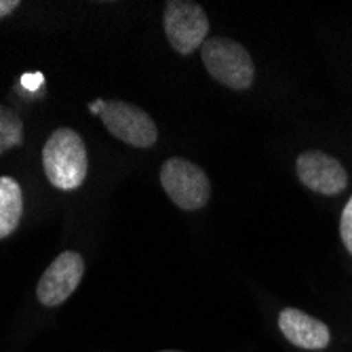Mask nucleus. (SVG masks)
I'll return each instance as SVG.
<instances>
[{"mask_svg": "<svg viewBox=\"0 0 352 352\" xmlns=\"http://www.w3.org/2000/svg\"><path fill=\"white\" fill-rule=\"evenodd\" d=\"M43 167L51 186L76 190L87 177V148L82 138L68 126L53 131L43 148Z\"/></svg>", "mask_w": 352, "mask_h": 352, "instance_id": "f257e3e1", "label": "nucleus"}, {"mask_svg": "<svg viewBox=\"0 0 352 352\" xmlns=\"http://www.w3.org/2000/svg\"><path fill=\"white\" fill-rule=\"evenodd\" d=\"M201 57L207 72L223 87L245 91L255 78V68L251 55L243 45L230 38H209L201 47Z\"/></svg>", "mask_w": 352, "mask_h": 352, "instance_id": "f03ea898", "label": "nucleus"}, {"mask_svg": "<svg viewBox=\"0 0 352 352\" xmlns=\"http://www.w3.org/2000/svg\"><path fill=\"white\" fill-rule=\"evenodd\" d=\"M161 184L169 199L184 211L203 209L211 197L207 173L186 158H167L161 167Z\"/></svg>", "mask_w": 352, "mask_h": 352, "instance_id": "7ed1b4c3", "label": "nucleus"}, {"mask_svg": "<svg viewBox=\"0 0 352 352\" xmlns=\"http://www.w3.org/2000/svg\"><path fill=\"white\" fill-rule=\"evenodd\" d=\"M167 41L179 55L195 53L205 45L209 34V19L203 7L188 0H171L165 7Z\"/></svg>", "mask_w": 352, "mask_h": 352, "instance_id": "20e7f679", "label": "nucleus"}, {"mask_svg": "<svg viewBox=\"0 0 352 352\" xmlns=\"http://www.w3.org/2000/svg\"><path fill=\"white\" fill-rule=\"evenodd\" d=\"M102 120L106 129L120 142L133 148H152L158 140L154 120L138 106L126 102H106L102 110Z\"/></svg>", "mask_w": 352, "mask_h": 352, "instance_id": "39448f33", "label": "nucleus"}, {"mask_svg": "<svg viewBox=\"0 0 352 352\" xmlns=\"http://www.w3.org/2000/svg\"><path fill=\"white\" fill-rule=\"evenodd\" d=\"M85 274L82 255L76 251H63L49 264L41 283L36 287V296L43 306H59L66 302L80 285Z\"/></svg>", "mask_w": 352, "mask_h": 352, "instance_id": "423d86ee", "label": "nucleus"}, {"mask_svg": "<svg viewBox=\"0 0 352 352\" xmlns=\"http://www.w3.org/2000/svg\"><path fill=\"white\" fill-rule=\"evenodd\" d=\"M298 177L300 182L318 195L333 197L340 195L348 186V173L342 167L338 158L321 152V150H308L298 156Z\"/></svg>", "mask_w": 352, "mask_h": 352, "instance_id": "0eeeda50", "label": "nucleus"}, {"mask_svg": "<svg viewBox=\"0 0 352 352\" xmlns=\"http://www.w3.org/2000/svg\"><path fill=\"white\" fill-rule=\"evenodd\" d=\"M278 327L294 346L304 350H323L331 342L329 327L298 308H285L278 314Z\"/></svg>", "mask_w": 352, "mask_h": 352, "instance_id": "6e6552de", "label": "nucleus"}, {"mask_svg": "<svg viewBox=\"0 0 352 352\" xmlns=\"http://www.w3.org/2000/svg\"><path fill=\"white\" fill-rule=\"evenodd\" d=\"M23 195L13 177H0V239L13 234L21 221Z\"/></svg>", "mask_w": 352, "mask_h": 352, "instance_id": "1a4fd4ad", "label": "nucleus"}, {"mask_svg": "<svg viewBox=\"0 0 352 352\" xmlns=\"http://www.w3.org/2000/svg\"><path fill=\"white\" fill-rule=\"evenodd\" d=\"M23 144V122L21 118L5 108L0 106V154H5L11 148H17Z\"/></svg>", "mask_w": 352, "mask_h": 352, "instance_id": "9d476101", "label": "nucleus"}, {"mask_svg": "<svg viewBox=\"0 0 352 352\" xmlns=\"http://www.w3.org/2000/svg\"><path fill=\"white\" fill-rule=\"evenodd\" d=\"M340 234L344 241V247L348 249V253L352 255V197L344 207L342 219H340Z\"/></svg>", "mask_w": 352, "mask_h": 352, "instance_id": "9b49d317", "label": "nucleus"}, {"mask_svg": "<svg viewBox=\"0 0 352 352\" xmlns=\"http://www.w3.org/2000/svg\"><path fill=\"white\" fill-rule=\"evenodd\" d=\"M21 85H23L25 89H30V91H36V89L43 85V76H41L38 72H34V74H23Z\"/></svg>", "mask_w": 352, "mask_h": 352, "instance_id": "f8f14e48", "label": "nucleus"}, {"mask_svg": "<svg viewBox=\"0 0 352 352\" xmlns=\"http://www.w3.org/2000/svg\"><path fill=\"white\" fill-rule=\"evenodd\" d=\"M17 7H19L17 0H0V19L7 17V15H11Z\"/></svg>", "mask_w": 352, "mask_h": 352, "instance_id": "ddd939ff", "label": "nucleus"}, {"mask_svg": "<svg viewBox=\"0 0 352 352\" xmlns=\"http://www.w3.org/2000/svg\"><path fill=\"white\" fill-rule=\"evenodd\" d=\"M104 106H106V102H104V100H95V102H91V104H89V110H91V114H102Z\"/></svg>", "mask_w": 352, "mask_h": 352, "instance_id": "4468645a", "label": "nucleus"}]
</instances>
